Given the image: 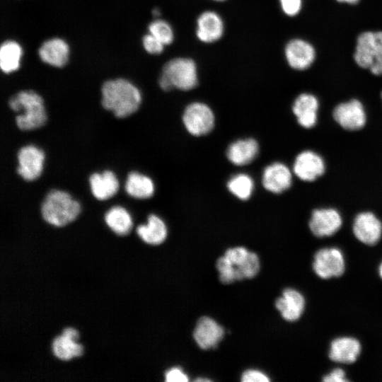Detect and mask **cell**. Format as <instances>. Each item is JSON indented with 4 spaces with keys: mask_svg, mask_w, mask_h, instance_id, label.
Wrapping results in <instances>:
<instances>
[{
    "mask_svg": "<svg viewBox=\"0 0 382 382\" xmlns=\"http://www.w3.org/2000/svg\"><path fill=\"white\" fill-rule=\"evenodd\" d=\"M101 91L103 107L118 118L132 115L141 105L139 90L126 79L107 81L103 84Z\"/></svg>",
    "mask_w": 382,
    "mask_h": 382,
    "instance_id": "obj_1",
    "label": "cell"
},
{
    "mask_svg": "<svg viewBox=\"0 0 382 382\" xmlns=\"http://www.w3.org/2000/svg\"><path fill=\"white\" fill-rule=\"evenodd\" d=\"M14 112H21L16 117L18 127L23 131L40 128L47 122V114L42 98L31 90L21 91L8 101Z\"/></svg>",
    "mask_w": 382,
    "mask_h": 382,
    "instance_id": "obj_2",
    "label": "cell"
},
{
    "mask_svg": "<svg viewBox=\"0 0 382 382\" xmlns=\"http://www.w3.org/2000/svg\"><path fill=\"white\" fill-rule=\"evenodd\" d=\"M80 212V204L68 192L59 190H50L41 204L43 219L58 227L73 221Z\"/></svg>",
    "mask_w": 382,
    "mask_h": 382,
    "instance_id": "obj_3",
    "label": "cell"
},
{
    "mask_svg": "<svg viewBox=\"0 0 382 382\" xmlns=\"http://www.w3.org/2000/svg\"><path fill=\"white\" fill-rule=\"evenodd\" d=\"M158 83L163 91H170L173 88L182 91L195 88L198 83L195 62L186 57H176L169 60L163 67Z\"/></svg>",
    "mask_w": 382,
    "mask_h": 382,
    "instance_id": "obj_4",
    "label": "cell"
},
{
    "mask_svg": "<svg viewBox=\"0 0 382 382\" xmlns=\"http://www.w3.org/2000/svg\"><path fill=\"white\" fill-rule=\"evenodd\" d=\"M356 63L374 75L382 74V31H366L357 37L354 54Z\"/></svg>",
    "mask_w": 382,
    "mask_h": 382,
    "instance_id": "obj_5",
    "label": "cell"
},
{
    "mask_svg": "<svg viewBox=\"0 0 382 382\" xmlns=\"http://www.w3.org/2000/svg\"><path fill=\"white\" fill-rule=\"evenodd\" d=\"M183 121L189 133L199 137L212 131L215 119L212 109L207 104L194 102L185 109Z\"/></svg>",
    "mask_w": 382,
    "mask_h": 382,
    "instance_id": "obj_6",
    "label": "cell"
},
{
    "mask_svg": "<svg viewBox=\"0 0 382 382\" xmlns=\"http://www.w3.org/2000/svg\"><path fill=\"white\" fill-rule=\"evenodd\" d=\"M313 269L322 279L341 276L345 270V262L342 251L337 248L320 249L314 255Z\"/></svg>",
    "mask_w": 382,
    "mask_h": 382,
    "instance_id": "obj_7",
    "label": "cell"
},
{
    "mask_svg": "<svg viewBox=\"0 0 382 382\" xmlns=\"http://www.w3.org/2000/svg\"><path fill=\"white\" fill-rule=\"evenodd\" d=\"M17 173L26 181L38 178L43 169L45 153L34 145L21 147L17 154Z\"/></svg>",
    "mask_w": 382,
    "mask_h": 382,
    "instance_id": "obj_8",
    "label": "cell"
},
{
    "mask_svg": "<svg viewBox=\"0 0 382 382\" xmlns=\"http://www.w3.org/2000/svg\"><path fill=\"white\" fill-rule=\"evenodd\" d=\"M332 115L336 122L347 130L361 129L366 122L364 105L357 99L340 103L335 108Z\"/></svg>",
    "mask_w": 382,
    "mask_h": 382,
    "instance_id": "obj_9",
    "label": "cell"
},
{
    "mask_svg": "<svg viewBox=\"0 0 382 382\" xmlns=\"http://www.w3.org/2000/svg\"><path fill=\"white\" fill-rule=\"evenodd\" d=\"M342 224L340 214L333 208L313 210L308 224L311 231L319 238L334 235L341 228Z\"/></svg>",
    "mask_w": 382,
    "mask_h": 382,
    "instance_id": "obj_10",
    "label": "cell"
},
{
    "mask_svg": "<svg viewBox=\"0 0 382 382\" xmlns=\"http://www.w3.org/2000/svg\"><path fill=\"white\" fill-rule=\"evenodd\" d=\"M352 230L359 241L368 245H374L381 239L382 223L374 213L363 212L354 218Z\"/></svg>",
    "mask_w": 382,
    "mask_h": 382,
    "instance_id": "obj_11",
    "label": "cell"
},
{
    "mask_svg": "<svg viewBox=\"0 0 382 382\" xmlns=\"http://www.w3.org/2000/svg\"><path fill=\"white\" fill-rule=\"evenodd\" d=\"M325 170L323 158L313 151H303L295 158L293 171L301 180L311 182L320 177Z\"/></svg>",
    "mask_w": 382,
    "mask_h": 382,
    "instance_id": "obj_12",
    "label": "cell"
},
{
    "mask_svg": "<svg viewBox=\"0 0 382 382\" xmlns=\"http://www.w3.org/2000/svg\"><path fill=\"white\" fill-rule=\"evenodd\" d=\"M289 65L296 70L308 69L316 58V51L311 44L301 39H293L284 49Z\"/></svg>",
    "mask_w": 382,
    "mask_h": 382,
    "instance_id": "obj_13",
    "label": "cell"
},
{
    "mask_svg": "<svg viewBox=\"0 0 382 382\" xmlns=\"http://www.w3.org/2000/svg\"><path fill=\"white\" fill-rule=\"evenodd\" d=\"M224 335V328L207 316H203L198 320L193 332L195 342L202 349L216 347Z\"/></svg>",
    "mask_w": 382,
    "mask_h": 382,
    "instance_id": "obj_14",
    "label": "cell"
},
{
    "mask_svg": "<svg viewBox=\"0 0 382 382\" xmlns=\"http://www.w3.org/2000/svg\"><path fill=\"white\" fill-rule=\"evenodd\" d=\"M262 180L267 190L278 194L290 187L292 183V174L286 165L276 162L265 168Z\"/></svg>",
    "mask_w": 382,
    "mask_h": 382,
    "instance_id": "obj_15",
    "label": "cell"
},
{
    "mask_svg": "<svg viewBox=\"0 0 382 382\" xmlns=\"http://www.w3.org/2000/svg\"><path fill=\"white\" fill-rule=\"evenodd\" d=\"M224 33V23L221 16L212 11L202 13L197 21L196 35L202 42L212 43L219 40Z\"/></svg>",
    "mask_w": 382,
    "mask_h": 382,
    "instance_id": "obj_16",
    "label": "cell"
},
{
    "mask_svg": "<svg viewBox=\"0 0 382 382\" xmlns=\"http://www.w3.org/2000/svg\"><path fill=\"white\" fill-rule=\"evenodd\" d=\"M361 349V344L356 338L337 337L330 343L329 357L332 361L337 363L352 364L357 361Z\"/></svg>",
    "mask_w": 382,
    "mask_h": 382,
    "instance_id": "obj_17",
    "label": "cell"
},
{
    "mask_svg": "<svg viewBox=\"0 0 382 382\" xmlns=\"http://www.w3.org/2000/svg\"><path fill=\"white\" fill-rule=\"evenodd\" d=\"M305 299L299 291L288 288L276 300L275 306L284 319L293 322L300 318L305 308Z\"/></svg>",
    "mask_w": 382,
    "mask_h": 382,
    "instance_id": "obj_18",
    "label": "cell"
},
{
    "mask_svg": "<svg viewBox=\"0 0 382 382\" xmlns=\"http://www.w3.org/2000/svg\"><path fill=\"white\" fill-rule=\"evenodd\" d=\"M319 103L311 93H301L294 100L292 111L299 124L305 128H311L317 122Z\"/></svg>",
    "mask_w": 382,
    "mask_h": 382,
    "instance_id": "obj_19",
    "label": "cell"
},
{
    "mask_svg": "<svg viewBox=\"0 0 382 382\" xmlns=\"http://www.w3.org/2000/svg\"><path fill=\"white\" fill-rule=\"evenodd\" d=\"M92 195L98 200H106L113 197L119 188V182L110 170L94 173L89 178Z\"/></svg>",
    "mask_w": 382,
    "mask_h": 382,
    "instance_id": "obj_20",
    "label": "cell"
},
{
    "mask_svg": "<svg viewBox=\"0 0 382 382\" xmlns=\"http://www.w3.org/2000/svg\"><path fill=\"white\" fill-rule=\"evenodd\" d=\"M69 48L60 38L45 41L39 49V56L42 62L55 67H63L68 62Z\"/></svg>",
    "mask_w": 382,
    "mask_h": 382,
    "instance_id": "obj_21",
    "label": "cell"
},
{
    "mask_svg": "<svg viewBox=\"0 0 382 382\" xmlns=\"http://www.w3.org/2000/svg\"><path fill=\"white\" fill-rule=\"evenodd\" d=\"M259 146L256 140L249 138L237 140L230 144L226 156L236 166H244L252 162L257 156Z\"/></svg>",
    "mask_w": 382,
    "mask_h": 382,
    "instance_id": "obj_22",
    "label": "cell"
},
{
    "mask_svg": "<svg viewBox=\"0 0 382 382\" xmlns=\"http://www.w3.org/2000/svg\"><path fill=\"white\" fill-rule=\"evenodd\" d=\"M137 233L145 243L158 245L165 241L167 236V228L159 216L150 214L146 224L139 225L137 228Z\"/></svg>",
    "mask_w": 382,
    "mask_h": 382,
    "instance_id": "obj_23",
    "label": "cell"
},
{
    "mask_svg": "<svg viewBox=\"0 0 382 382\" xmlns=\"http://www.w3.org/2000/svg\"><path fill=\"white\" fill-rule=\"evenodd\" d=\"M125 187L127 193L136 199H148L155 190L154 182L149 177L135 171L128 174Z\"/></svg>",
    "mask_w": 382,
    "mask_h": 382,
    "instance_id": "obj_24",
    "label": "cell"
},
{
    "mask_svg": "<svg viewBox=\"0 0 382 382\" xmlns=\"http://www.w3.org/2000/svg\"><path fill=\"white\" fill-rule=\"evenodd\" d=\"M104 219L108 227L119 236L128 234L132 226L129 213L121 206L111 207L106 212Z\"/></svg>",
    "mask_w": 382,
    "mask_h": 382,
    "instance_id": "obj_25",
    "label": "cell"
},
{
    "mask_svg": "<svg viewBox=\"0 0 382 382\" xmlns=\"http://www.w3.org/2000/svg\"><path fill=\"white\" fill-rule=\"evenodd\" d=\"M23 55L21 45L13 40L2 43L0 49V66L2 71L9 74L18 69Z\"/></svg>",
    "mask_w": 382,
    "mask_h": 382,
    "instance_id": "obj_26",
    "label": "cell"
},
{
    "mask_svg": "<svg viewBox=\"0 0 382 382\" xmlns=\"http://www.w3.org/2000/svg\"><path fill=\"white\" fill-rule=\"evenodd\" d=\"M52 352L55 357L62 360H69L74 357H79L83 353V347L76 340L62 334L55 337L52 344Z\"/></svg>",
    "mask_w": 382,
    "mask_h": 382,
    "instance_id": "obj_27",
    "label": "cell"
},
{
    "mask_svg": "<svg viewBox=\"0 0 382 382\" xmlns=\"http://www.w3.org/2000/svg\"><path fill=\"white\" fill-rule=\"evenodd\" d=\"M228 190L241 200H247L254 189V182L247 174L240 173L233 176L227 183Z\"/></svg>",
    "mask_w": 382,
    "mask_h": 382,
    "instance_id": "obj_28",
    "label": "cell"
},
{
    "mask_svg": "<svg viewBox=\"0 0 382 382\" xmlns=\"http://www.w3.org/2000/svg\"><path fill=\"white\" fill-rule=\"evenodd\" d=\"M149 33L156 37L164 45L171 44L174 39L173 30L170 25L161 19L152 21L149 25Z\"/></svg>",
    "mask_w": 382,
    "mask_h": 382,
    "instance_id": "obj_29",
    "label": "cell"
},
{
    "mask_svg": "<svg viewBox=\"0 0 382 382\" xmlns=\"http://www.w3.org/2000/svg\"><path fill=\"white\" fill-rule=\"evenodd\" d=\"M216 266L219 272V280L223 284H231L238 281L236 268L225 255L217 260Z\"/></svg>",
    "mask_w": 382,
    "mask_h": 382,
    "instance_id": "obj_30",
    "label": "cell"
},
{
    "mask_svg": "<svg viewBox=\"0 0 382 382\" xmlns=\"http://www.w3.org/2000/svg\"><path fill=\"white\" fill-rule=\"evenodd\" d=\"M260 267L258 256L250 251L245 262L238 268L239 281L254 277L258 273Z\"/></svg>",
    "mask_w": 382,
    "mask_h": 382,
    "instance_id": "obj_31",
    "label": "cell"
},
{
    "mask_svg": "<svg viewBox=\"0 0 382 382\" xmlns=\"http://www.w3.org/2000/svg\"><path fill=\"white\" fill-rule=\"evenodd\" d=\"M250 251L244 247H235L228 249L225 253V256L232 263L238 273V268L245 262ZM239 281V277H238Z\"/></svg>",
    "mask_w": 382,
    "mask_h": 382,
    "instance_id": "obj_32",
    "label": "cell"
},
{
    "mask_svg": "<svg viewBox=\"0 0 382 382\" xmlns=\"http://www.w3.org/2000/svg\"><path fill=\"white\" fill-rule=\"evenodd\" d=\"M143 46L145 50L151 54H159L164 49V45L151 33L144 36Z\"/></svg>",
    "mask_w": 382,
    "mask_h": 382,
    "instance_id": "obj_33",
    "label": "cell"
},
{
    "mask_svg": "<svg viewBox=\"0 0 382 382\" xmlns=\"http://www.w3.org/2000/svg\"><path fill=\"white\" fill-rule=\"evenodd\" d=\"M284 13L289 16H294L300 12L301 0H279Z\"/></svg>",
    "mask_w": 382,
    "mask_h": 382,
    "instance_id": "obj_34",
    "label": "cell"
},
{
    "mask_svg": "<svg viewBox=\"0 0 382 382\" xmlns=\"http://www.w3.org/2000/svg\"><path fill=\"white\" fill-rule=\"evenodd\" d=\"M241 381L243 382H268L270 379L259 370L248 369L243 373Z\"/></svg>",
    "mask_w": 382,
    "mask_h": 382,
    "instance_id": "obj_35",
    "label": "cell"
},
{
    "mask_svg": "<svg viewBox=\"0 0 382 382\" xmlns=\"http://www.w3.org/2000/svg\"><path fill=\"white\" fill-rule=\"evenodd\" d=\"M165 378L167 382H186L188 381V376L179 367H173L165 373Z\"/></svg>",
    "mask_w": 382,
    "mask_h": 382,
    "instance_id": "obj_36",
    "label": "cell"
},
{
    "mask_svg": "<svg viewBox=\"0 0 382 382\" xmlns=\"http://www.w3.org/2000/svg\"><path fill=\"white\" fill-rule=\"evenodd\" d=\"M324 382H347L345 371L340 368L334 369L323 378Z\"/></svg>",
    "mask_w": 382,
    "mask_h": 382,
    "instance_id": "obj_37",
    "label": "cell"
},
{
    "mask_svg": "<svg viewBox=\"0 0 382 382\" xmlns=\"http://www.w3.org/2000/svg\"><path fill=\"white\" fill-rule=\"evenodd\" d=\"M62 334L72 338L74 340H76L79 337L78 332L71 328H65L63 330Z\"/></svg>",
    "mask_w": 382,
    "mask_h": 382,
    "instance_id": "obj_38",
    "label": "cell"
},
{
    "mask_svg": "<svg viewBox=\"0 0 382 382\" xmlns=\"http://www.w3.org/2000/svg\"><path fill=\"white\" fill-rule=\"evenodd\" d=\"M337 1L339 2L354 4H357L359 0H337Z\"/></svg>",
    "mask_w": 382,
    "mask_h": 382,
    "instance_id": "obj_39",
    "label": "cell"
},
{
    "mask_svg": "<svg viewBox=\"0 0 382 382\" xmlns=\"http://www.w3.org/2000/svg\"><path fill=\"white\" fill-rule=\"evenodd\" d=\"M152 13L154 16H158L161 14V12L160 10L156 8L152 11Z\"/></svg>",
    "mask_w": 382,
    "mask_h": 382,
    "instance_id": "obj_40",
    "label": "cell"
},
{
    "mask_svg": "<svg viewBox=\"0 0 382 382\" xmlns=\"http://www.w3.org/2000/svg\"><path fill=\"white\" fill-rule=\"evenodd\" d=\"M378 273H379V275H380L381 278L382 279V262H381V264L379 265V267H378Z\"/></svg>",
    "mask_w": 382,
    "mask_h": 382,
    "instance_id": "obj_41",
    "label": "cell"
},
{
    "mask_svg": "<svg viewBox=\"0 0 382 382\" xmlns=\"http://www.w3.org/2000/svg\"><path fill=\"white\" fill-rule=\"evenodd\" d=\"M195 381H210V380H209V379H204V378H197V379H196Z\"/></svg>",
    "mask_w": 382,
    "mask_h": 382,
    "instance_id": "obj_42",
    "label": "cell"
},
{
    "mask_svg": "<svg viewBox=\"0 0 382 382\" xmlns=\"http://www.w3.org/2000/svg\"><path fill=\"white\" fill-rule=\"evenodd\" d=\"M214 1H225V0H214Z\"/></svg>",
    "mask_w": 382,
    "mask_h": 382,
    "instance_id": "obj_43",
    "label": "cell"
},
{
    "mask_svg": "<svg viewBox=\"0 0 382 382\" xmlns=\"http://www.w3.org/2000/svg\"><path fill=\"white\" fill-rule=\"evenodd\" d=\"M381 98H382V93H381Z\"/></svg>",
    "mask_w": 382,
    "mask_h": 382,
    "instance_id": "obj_44",
    "label": "cell"
}]
</instances>
